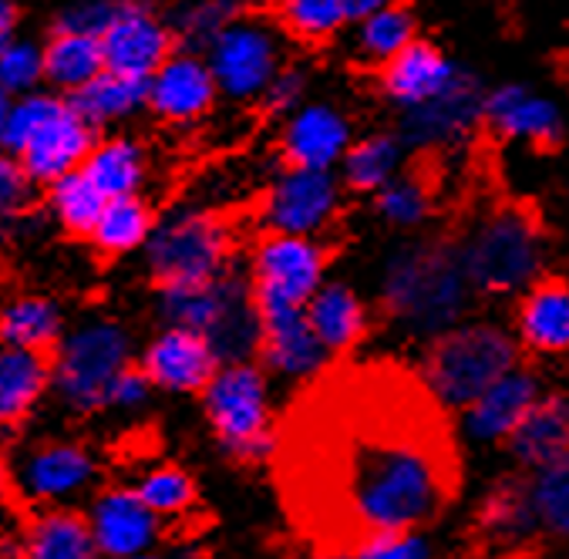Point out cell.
Returning <instances> with one entry per match:
<instances>
[{
  "label": "cell",
  "instance_id": "obj_1",
  "mask_svg": "<svg viewBox=\"0 0 569 559\" xmlns=\"http://www.w3.org/2000/svg\"><path fill=\"white\" fill-rule=\"evenodd\" d=\"M273 476L317 556L358 552L438 519L462 462L421 375L378 361L320 371L277 425Z\"/></svg>",
  "mask_w": 569,
  "mask_h": 559
},
{
  "label": "cell",
  "instance_id": "obj_2",
  "mask_svg": "<svg viewBox=\"0 0 569 559\" xmlns=\"http://www.w3.org/2000/svg\"><path fill=\"white\" fill-rule=\"evenodd\" d=\"M472 280L462 263V247L451 240L405 243L391 253L381 277V310L411 333L451 330L469 307Z\"/></svg>",
  "mask_w": 569,
  "mask_h": 559
},
{
  "label": "cell",
  "instance_id": "obj_3",
  "mask_svg": "<svg viewBox=\"0 0 569 559\" xmlns=\"http://www.w3.org/2000/svg\"><path fill=\"white\" fill-rule=\"evenodd\" d=\"M136 361L132 330L119 317H81L51 351V401L71 418H94L108 411L111 388Z\"/></svg>",
  "mask_w": 569,
  "mask_h": 559
},
{
  "label": "cell",
  "instance_id": "obj_4",
  "mask_svg": "<svg viewBox=\"0 0 569 559\" xmlns=\"http://www.w3.org/2000/svg\"><path fill=\"white\" fill-rule=\"evenodd\" d=\"M156 310L166 327L196 330L209 341L219 365H247L260 351V313L253 283L226 270L216 280L156 287Z\"/></svg>",
  "mask_w": 569,
  "mask_h": 559
},
{
  "label": "cell",
  "instance_id": "obj_5",
  "mask_svg": "<svg viewBox=\"0 0 569 559\" xmlns=\"http://www.w3.org/2000/svg\"><path fill=\"white\" fill-rule=\"evenodd\" d=\"M516 371V341L496 323L451 327L431 338L421 381L441 408H472L492 385Z\"/></svg>",
  "mask_w": 569,
  "mask_h": 559
},
{
  "label": "cell",
  "instance_id": "obj_6",
  "mask_svg": "<svg viewBox=\"0 0 569 559\" xmlns=\"http://www.w3.org/2000/svg\"><path fill=\"white\" fill-rule=\"evenodd\" d=\"M8 466L24 509H84L101 489V459L74 435H28L11 445Z\"/></svg>",
  "mask_w": 569,
  "mask_h": 559
},
{
  "label": "cell",
  "instance_id": "obj_7",
  "mask_svg": "<svg viewBox=\"0 0 569 559\" xmlns=\"http://www.w3.org/2000/svg\"><path fill=\"white\" fill-rule=\"evenodd\" d=\"M459 247L466 273L482 293H516L519 287H529L546 257L539 219L526 206L492 209Z\"/></svg>",
  "mask_w": 569,
  "mask_h": 559
},
{
  "label": "cell",
  "instance_id": "obj_8",
  "mask_svg": "<svg viewBox=\"0 0 569 559\" xmlns=\"http://www.w3.org/2000/svg\"><path fill=\"white\" fill-rule=\"evenodd\" d=\"M233 230L219 212L172 209L159 216L156 233L142 250L146 273L156 287L202 283L230 270Z\"/></svg>",
  "mask_w": 569,
  "mask_h": 559
},
{
  "label": "cell",
  "instance_id": "obj_9",
  "mask_svg": "<svg viewBox=\"0 0 569 559\" xmlns=\"http://www.w3.org/2000/svg\"><path fill=\"white\" fill-rule=\"evenodd\" d=\"M202 411L219 449L230 459L243 466L273 459L277 428H270L267 385L253 365L219 368L209 388L202 391Z\"/></svg>",
  "mask_w": 569,
  "mask_h": 559
},
{
  "label": "cell",
  "instance_id": "obj_10",
  "mask_svg": "<svg viewBox=\"0 0 569 559\" xmlns=\"http://www.w3.org/2000/svg\"><path fill=\"white\" fill-rule=\"evenodd\" d=\"M327 253L310 237L273 233L253 257V303L257 313L307 310L320 290Z\"/></svg>",
  "mask_w": 569,
  "mask_h": 559
},
{
  "label": "cell",
  "instance_id": "obj_11",
  "mask_svg": "<svg viewBox=\"0 0 569 559\" xmlns=\"http://www.w3.org/2000/svg\"><path fill=\"white\" fill-rule=\"evenodd\" d=\"M206 64L226 98H263L277 71L283 68L280 34L253 18H240L230 31H222L206 51Z\"/></svg>",
  "mask_w": 569,
  "mask_h": 559
},
{
  "label": "cell",
  "instance_id": "obj_12",
  "mask_svg": "<svg viewBox=\"0 0 569 559\" xmlns=\"http://www.w3.org/2000/svg\"><path fill=\"white\" fill-rule=\"evenodd\" d=\"M486 84L476 71L459 68L455 81L421 108L401 116L398 139L405 149H448L466 142L486 122Z\"/></svg>",
  "mask_w": 569,
  "mask_h": 559
},
{
  "label": "cell",
  "instance_id": "obj_13",
  "mask_svg": "<svg viewBox=\"0 0 569 559\" xmlns=\"http://www.w3.org/2000/svg\"><path fill=\"white\" fill-rule=\"evenodd\" d=\"M101 51L108 71L149 81L179 51V44L156 0H129L122 18L101 34Z\"/></svg>",
  "mask_w": 569,
  "mask_h": 559
},
{
  "label": "cell",
  "instance_id": "obj_14",
  "mask_svg": "<svg viewBox=\"0 0 569 559\" xmlns=\"http://www.w3.org/2000/svg\"><path fill=\"white\" fill-rule=\"evenodd\" d=\"M136 365L162 395H202L222 368L202 333L186 327H162L152 333Z\"/></svg>",
  "mask_w": 569,
  "mask_h": 559
},
{
  "label": "cell",
  "instance_id": "obj_15",
  "mask_svg": "<svg viewBox=\"0 0 569 559\" xmlns=\"http://www.w3.org/2000/svg\"><path fill=\"white\" fill-rule=\"evenodd\" d=\"M84 516L98 546V556H142L156 552L162 519L139 499L132 486H101L88 502Z\"/></svg>",
  "mask_w": 569,
  "mask_h": 559
},
{
  "label": "cell",
  "instance_id": "obj_16",
  "mask_svg": "<svg viewBox=\"0 0 569 559\" xmlns=\"http://www.w3.org/2000/svg\"><path fill=\"white\" fill-rule=\"evenodd\" d=\"M146 88H149L146 111L172 129L202 122L219 98V84L206 64V54L182 51V48L146 81Z\"/></svg>",
  "mask_w": 569,
  "mask_h": 559
},
{
  "label": "cell",
  "instance_id": "obj_17",
  "mask_svg": "<svg viewBox=\"0 0 569 559\" xmlns=\"http://www.w3.org/2000/svg\"><path fill=\"white\" fill-rule=\"evenodd\" d=\"M351 146V119L330 101L300 104L280 136V156L287 169L307 172H330V166L345 162Z\"/></svg>",
  "mask_w": 569,
  "mask_h": 559
},
{
  "label": "cell",
  "instance_id": "obj_18",
  "mask_svg": "<svg viewBox=\"0 0 569 559\" xmlns=\"http://www.w3.org/2000/svg\"><path fill=\"white\" fill-rule=\"evenodd\" d=\"M340 186L330 172L287 169L267 192V227L283 237H310L337 212Z\"/></svg>",
  "mask_w": 569,
  "mask_h": 559
},
{
  "label": "cell",
  "instance_id": "obj_19",
  "mask_svg": "<svg viewBox=\"0 0 569 559\" xmlns=\"http://www.w3.org/2000/svg\"><path fill=\"white\" fill-rule=\"evenodd\" d=\"M94 142H98V132L91 126H84V119L71 108V101H64L58 116L24 146L18 162L24 166L28 179L38 189H48L51 182H58L71 172H81Z\"/></svg>",
  "mask_w": 569,
  "mask_h": 559
},
{
  "label": "cell",
  "instance_id": "obj_20",
  "mask_svg": "<svg viewBox=\"0 0 569 559\" xmlns=\"http://www.w3.org/2000/svg\"><path fill=\"white\" fill-rule=\"evenodd\" d=\"M486 126L496 129L502 139L529 142L536 149H556L566 136L559 108L546 94H539L526 84H516V81L489 91Z\"/></svg>",
  "mask_w": 569,
  "mask_h": 559
},
{
  "label": "cell",
  "instance_id": "obj_21",
  "mask_svg": "<svg viewBox=\"0 0 569 559\" xmlns=\"http://www.w3.org/2000/svg\"><path fill=\"white\" fill-rule=\"evenodd\" d=\"M462 64H455L435 41L418 38L415 44H408L398 58H391L381 71V91L391 104L401 108V116L411 108H421L425 101L438 98L459 74Z\"/></svg>",
  "mask_w": 569,
  "mask_h": 559
},
{
  "label": "cell",
  "instance_id": "obj_22",
  "mask_svg": "<svg viewBox=\"0 0 569 559\" xmlns=\"http://www.w3.org/2000/svg\"><path fill=\"white\" fill-rule=\"evenodd\" d=\"M51 401V358L0 345V438L24 431Z\"/></svg>",
  "mask_w": 569,
  "mask_h": 559
},
{
  "label": "cell",
  "instance_id": "obj_23",
  "mask_svg": "<svg viewBox=\"0 0 569 559\" xmlns=\"http://www.w3.org/2000/svg\"><path fill=\"white\" fill-rule=\"evenodd\" d=\"M14 532L18 559H101L84 509H28Z\"/></svg>",
  "mask_w": 569,
  "mask_h": 559
},
{
  "label": "cell",
  "instance_id": "obj_24",
  "mask_svg": "<svg viewBox=\"0 0 569 559\" xmlns=\"http://www.w3.org/2000/svg\"><path fill=\"white\" fill-rule=\"evenodd\" d=\"M71 320L58 297L41 290H24L0 300V345L48 355L61 345Z\"/></svg>",
  "mask_w": 569,
  "mask_h": 559
},
{
  "label": "cell",
  "instance_id": "obj_25",
  "mask_svg": "<svg viewBox=\"0 0 569 559\" xmlns=\"http://www.w3.org/2000/svg\"><path fill=\"white\" fill-rule=\"evenodd\" d=\"M539 401V381L529 371L516 368L499 385H492L472 408H466L462 428L476 441H509Z\"/></svg>",
  "mask_w": 569,
  "mask_h": 559
},
{
  "label": "cell",
  "instance_id": "obj_26",
  "mask_svg": "<svg viewBox=\"0 0 569 559\" xmlns=\"http://www.w3.org/2000/svg\"><path fill=\"white\" fill-rule=\"evenodd\" d=\"M260 355L280 375H320L327 365V348L307 320V310H273L260 313Z\"/></svg>",
  "mask_w": 569,
  "mask_h": 559
},
{
  "label": "cell",
  "instance_id": "obj_27",
  "mask_svg": "<svg viewBox=\"0 0 569 559\" xmlns=\"http://www.w3.org/2000/svg\"><path fill=\"white\" fill-rule=\"evenodd\" d=\"M104 199H126V196H146L152 159L142 139L132 132H108L98 136L84 169H81Z\"/></svg>",
  "mask_w": 569,
  "mask_h": 559
},
{
  "label": "cell",
  "instance_id": "obj_28",
  "mask_svg": "<svg viewBox=\"0 0 569 559\" xmlns=\"http://www.w3.org/2000/svg\"><path fill=\"white\" fill-rule=\"evenodd\" d=\"M68 101L84 119V126H91L98 136H108V132H122L126 122L142 116L149 108V88L139 78L101 71L91 84H84Z\"/></svg>",
  "mask_w": 569,
  "mask_h": 559
},
{
  "label": "cell",
  "instance_id": "obj_29",
  "mask_svg": "<svg viewBox=\"0 0 569 559\" xmlns=\"http://www.w3.org/2000/svg\"><path fill=\"white\" fill-rule=\"evenodd\" d=\"M156 222H159V216L146 196L108 199L94 233L88 237V247L101 260H126V257L146 250V243L156 233Z\"/></svg>",
  "mask_w": 569,
  "mask_h": 559
},
{
  "label": "cell",
  "instance_id": "obj_30",
  "mask_svg": "<svg viewBox=\"0 0 569 559\" xmlns=\"http://www.w3.org/2000/svg\"><path fill=\"white\" fill-rule=\"evenodd\" d=\"M509 449L526 469H549L569 456V401L542 398L509 438Z\"/></svg>",
  "mask_w": 569,
  "mask_h": 559
},
{
  "label": "cell",
  "instance_id": "obj_31",
  "mask_svg": "<svg viewBox=\"0 0 569 559\" xmlns=\"http://www.w3.org/2000/svg\"><path fill=\"white\" fill-rule=\"evenodd\" d=\"M44 88L71 98L84 84H91L104 68L101 38L74 34V31H44Z\"/></svg>",
  "mask_w": 569,
  "mask_h": 559
},
{
  "label": "cell",
  "instance_id": "obj_32",
  "mask_svg": "<svg viewBox=\"0 0 569 559\" xmlns=\"http://www.w3.org/2000/svg\"><path fill=\"white\" fill-rule=\"evenodd\" d=\"M519 333L536 355H566L569 351V283L542 280L536 283L519 307Z\"/></svg>",
  "mask_w": 569,
  "mask_h": 559
},
{
  "label": "cell",
  "instance_id": "obj_33",
  "mask_svg": "<svg viewBox=\"0 0 569 559\" xmlns=\"http://www.w3.org/2000/svg\"><path fill=\"white\" fill-rule=\"evenodd\" d=\"M539 529L532 482L526 479H502L496 482L479 509V532L486 542L512 549Z\"/></svg>",
  "mask_w": 569,
  "mask_h": 559
},
{
  "label": "cell",
  "instance_id": "obj_34",
  "mask_svg": "<svg viewBox=\"0 0 569 559\" xmlns=\"http://www.w3.org/2000/svg\"><path fill=\"white\" fill-rule=\"evenodd\" d=\"M307 320L327 355H345L368 333V310L358 293L345 283H327L307 307Z\"/></svg>",
  "mask_w": 569,
  "mask_h": 559
},
{
  "label": "cell",
  "instance_id": "obj_35",
  "mask_svg": "<svg viewBox=\"0 0 569 559\" xmlns=\"http://www.w3.org/2000/svg\"><path fill=\"white\" fill-rule=\"evenodd\" d=\"M108 199L98 192V186L84 172H71L48 189H41V212L51 227L71 240H84L94 233L98 219L104 212Z\"/></svg>",
  "mask_w": 569,
  "mask_h": 559
},
{
  "label": "cell",
  "instance_id": "obj_36",
  "mask_svg": "<svg viewBox=\"0 0 569 559\" xmlns=\"http://www.w3.org/2000/svg\"><path fill=\"white\" fill-rule=\"evenodd\" d=\"M243 8L247 0H179L166 18L182 51L206 54L222 31H230L243 18Z\"/></svg>",
  "mask_w": 569,
  "mask_h": 559
},
{
  "label": "cell",
  "instance_id": "obj_37",
  "mask_svg": "<svg viewBox=\"0 0 569 559\" xmlns=\"http://www.w3.org/2000/svg\"><path fill=\"white\" fill-rule=\"evenodd\" d=\"M418 41V18L415 11L405 4H391L385 11L368 14L365 21H358L355 28V51L361 61L385 68L391 58H398L408 44Z\"/></svg>",
  "mask_w": 569,
  "mask_h": 559
},
{
  "label": "cell",
  "instance_id": "obj_38",
  "mask_svg": "<svg viewBox=\"0 0 569 559\" xmlns=\"http://www.w3.org/2000/svg\"><path fill=\"white\" fill-rule=\"evenodd\" d=\"M401 139L398 136H388V132H375V136H365L358 139L340 169H345V182L355 189V192H381L388 182L398 179V166H401Z\"/></svg>",
  "mask_w": 569,
  "mask_h": 559
},
{
  "label": "cell",
  "instance_id": "obj_39",
  "mask_svg": "<svg viewBox=\"0 0 569 559\" xmlns=\"http://www.w3.org/2000/svg\"><path fill=\"white\" fill-rule=\"evenodd\" d=\"M132 489L139 492V499L166 522V519H182L186 512L196 509L199 502V489H196V479L172 466V462H159V466H149L136 476Z\"/></svg>",
  "mask_w": 569,
  "mask_h": 559
},
{
  "label": "cell",
  "instance_id": "obj_40",
  "mask_svg": "<svg viewBox=\"0 0 569 559\" xmlns=\"http://www.w3.org/2000/svg\"><path fill=\"white\" fill-rule=\"evenodd\" d=\"M280 18L287 34H293L303 44H323L348 24H355L348 0H290Z\"/></svg>",
  "mask_w": 569,
  "mask_h": 559
},
{
  "label": "cell",
  "instance_id": "obj_41",
  "mask_svg": "<svg viewBox=\"0 0 569 559\" xmlns=\"http://www.w3.org/2000/svg\"><path fill=\"white\" fill-rule=\"evenodd\" d=\"M64 94L51 91V88H41V91H31L24 98H14L11 101V111H8V126H4V139H0V149L11 152L14 159L24 152V146L58 116L64 108Z\"/></svg>",
  "mask_w": 569,
  "mask_h": 559
},
{
  "label": "cell",
  "instance_id": "obj_42",
  "mask_svg": "<svg viewBox=\"0 0 569 559\" xmlns=\"http://www.w3.org/2000/svg\"><path fill=\"white\" fill-rule=\"evenodd\" d=\"M41 88H44V41L34 34H21L0 51V94L24 98Z\"/></svg>",
  "mask_w": 569,
  "mask_h": 559
},
{
  "label": "cell",
  "instance_id": "obj_43",
  "mask_svg": "<svg viewBox=\"0 0 569 559\" xmlns=\"http://www.w3.org/2000/svg\"><path fill=\"white\" fill-rule=\"evenodd\" d=\"M532 502H536L539 529L552 536H569V456L536 472Z\"/></svg>",
  "mask_w": 569,
  "mask_h": 559
},
{
  "label": "cell",
  "instance_id": "obj_44",
  "mask_svg": "<svg viewBox=\"0 0 569 559\" xmlns=\"http://www.w3.org/2000/svg\"><path fill=\"white\" fill-rule=\"evenodd\" d=\"M378 212L391 222V227H418V222L428 219L431 212V189L421 176H398L395 182H388L378 199H375Z\"/></svg>",
  "mask_w": 569,
  "mask_h": 559
},
{
  "label": "cell",
  "instance_id": "obj_45",
  "mask_svg": "<svg viewBox=\"0 0 569 559\" xmlns=\"http://www.w3.org/2000/svg\"><path fill=\"white\" fill-rule=\"evenodd\" d=\"M129 0H64L51 14V31H74L88 38H101L122 18Z\"/></svg>",
  "mask_w": 569,
  "mask_h": 559
},
{
  "label": "cell",
  "instance_id": "obj_46",
  "mask_svg": "<svg viewBox=\"0 0 569 559\" xmlns=\"http://www.w3.org/2000/svg\"><path fill=\"white\" fill-rule=\"evenodd\" d=\"M38 186L28 179L24 166L0 149V233L14 230L18 222H24L34 209Z\"/></svg>",
  "mask_w": 569,
  "mask_h": 559
},
{
  "label": "cell",
  "instance_id": "obj_47",
  "mask_svg": "<svg viewBox=\"0 0 569 559\" xmlns=\"http://www.w3.org/2000/svg\"><path fill=\"white\" fill-rule=\"evenodd\" d=\"M307 98V71L300 64H283L277 71V78L270 81V88L263 91V108L270 116H293V111L303 104Z\"/></svg>",
  "mask_w": 569,
  "mask_h": 559
},
{
  "label": "cell",
  "instance_id": "obj_48",
  "mask_svg": "<svg viewBox=\"0 0 569 559\" xmlns=\"http://www.w3.org/2000/svg\"><path fill=\"white\" fill-rule=\"evenodd\" d=\"M317 559H431V549L418 532H405V536L378 539L358 552H330V556H317Z\"/></svg>",
  "mask_w": 569,
  "mask_h": 559
},
{
  "label": "cell",
  "instance_id": "obj_49",
  "mask_svg": "<svg viewBox=\"0 0 569 559\" xmlns=\"http://www.w3.org/2000/svg\"><path fill=\"white\" fill-rule=\"evenodd\" d=\"M152 395H156L152 381H149V378L139 371V365H136V368H129V371L116 381V388H111V395H108V411L139 415L142 408H149Z\"/></svg>",
  "mask_w": 569,
  "mask_h": 559
},
{
  "label": "cell",
  "instance_id": "obj_50",
  "mask_svg": "<svg viewBox=\"0 0 569 559\" xmlns=\"http://www.w3.org/2000/svg\"><path fill=\"white\" fill-rule=\"evenodd\" d=\"M18 492H14V482H11V466H8V452L0 449V532L11 529V519H14V509H18Z\"/></svg>",
  "mask_w": 569,
  "mask_h": 559
},
{
  "label": "cell",
  "instance_id": "obj_51",
  "mask_svg": "<svg viewBox=\"0 0 569 559\" xmlns=\"http://www.w3.org/2000/svg\"><path fill=\"white\" fill-rule=\"evenodd\" d=\"M21 34H24V8H21V0H0V51H4Z\"/></svg>",
  "mask_w": 569,
  "mask_h": 559
},
{
  "label": "cell",
  "instance_id": "obj_52",
  "mask_svg": "<svg viewBox=\"0 0 569 559\" xmlns=\"http://www.w3.org/2000/svg\"><path fill=\"white\" fill-rule=\"evenodd\" d=\"M391 4H401V0H348L351 21H355V24H358V21H365V18H368V14H375V11L391 8Z\"/></svg>",
  "mask_w": 569,
  "mask_h": 559
},
{
  "label": "cell",
  "instance_id": "obj_53",
  "mask_svg": "<svg viewBox=\"0 0 569 559\" xmlns=\"http://www.w3.org/2000/svg\"><path fill=\"white\" fill-rule=\"evenodd\" d=\"M11 101L8 94H0V139H4V126H8V111H11Z\"/></svg>",
  "mask_w": 569,
  "mask_h": 559
},
{
  "label": "cell",
  "instance_id": "obj_54",
  "mask_svg": "<svg viewBox=\"0 0 569 559\" xmlns=\"http://www.w3.org/2000/svg\"><path fill=\"white\" fill-rule=\"evenodd\" d=\"M247 4H257V8H270V11H283L290 0H247Z\"/></svg>",
  "mask_w": 569,
  "mask_h": 559
},
{
  "label": "cell",
  "instance_id": "obj_55",
  "mask_svg": "<svg viewBox=\"0 0 569 559\" xmlns=\"http://www.w3.org/2000/svg\"><path fill=\"white\" fill-rule=\"evenodd\" d=\"M101 559H166L159 552H142V556H101Z\"/></svg>",
  "mask_w": 569,
  "mask_h": 559
}]
</instances>
